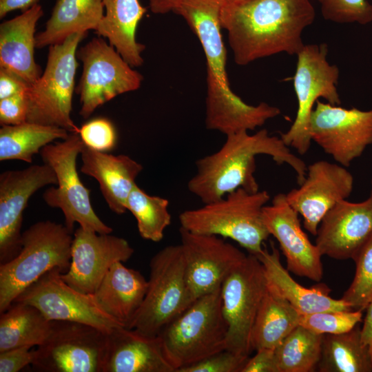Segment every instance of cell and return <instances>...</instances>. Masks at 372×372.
<instances>
[{"mask_svg": "<svg viewBox=\"0 0 372 372\" xmlns=\"http://www.w3.org/2000/svg\"><path fill=\"white\" fill-rule=\"evenodd\" d=\"M310 0H222L220 24L237 65L304 47L303 30L315 20Z\"/></svg>", "mask_w": 372, "mask_h": 372, "instance_id": "6da1fadb", "label": "cell"}, {"mask_svg": "<svg viewBox=\"0 0 372 372\" xmlns=\"http://www.w3.org/2000/svg\"><path fill=\"white\" fill-rule=\"evenodd\" d=\"M259 154L269 156L278 165H289L296 174L298 185L304 181L305 163L291 152L280 137L262 129L253 134L242 131L227 135L217 152L196 161V172L187 188L203 204L219 200L238 188L258 192L254 173Z\"/></svg>", "mask_w": 372, "mask_h": 372, "instance_id": "7a4b0ae2", "label": "cell"}, {"mask_svg": "<svg viewBox=\"0 0 372 372\" xmlns=\"http://www.w3.org/2000/svg\"><path fill=\"white\" fill-rule=\"evenodd\" d=\"M72 234L65 224L50 220L37 222L22 232L19 252L0 265V313L47 272L68 270Z\"/></svg>", "mask_w": 372, "mask_h": 372, "instance_id": "3957f363", "label": "cell"}, {"mask_svg": "<svg viewBox=\"0 0 372 372\" xmlns=\"http://www.w3.org/2000/svg\"><path fill=\"white\" fill-rule=\"evenodd\" d=\"M269 200L267 191L238 188L219 200L183 211L179 223L194 233L230 238L257 256L270 236L262 220L263 207Z\"/></svg>", "mask_w": 372, "mask_h": 372, "instance_id": "277c9868", "label": "cell"}, {"mask_svg": "<svg viewBox=\"0 0 372 372\" xmlns=\"http://www.w3.org/2000/svg\"><path fill=\"white\" fill-rule=\"evenodd\" d=\"M227 329L219 289L197 298L158 335L167 360L177 372L226 349Z\"/></svg>", "mask_w": 372, "mask_h": 372, "instance_id": "5b68a950", "label": "cell"}, {"mask_svg": "<svg viewBox=\"0 0 372 372\" xmlns=\"http://www.w3.org/2000/svg\"><path fill=\"white\" fill-rule=\"evenodd\" d=\"M87 32L74 33L49 46L43 72L26 91L27 121L79 133L71 118L78 63L76 52Z\"/></svg>", "mask_w": 372, "mask_h": 372, "instance_id": "8992f818", "label": "cell"}, {"mask_svg": "<svg viewBox=\"0 0 372 372\" xmlns=\"http://www.w3.org/2000/svg\"><path fill=\"white\" fill-rule=\"evenodd\" d=\"M84 145L79 133L70 132L67 138L41 149L43 162L52 167L57 180V187L48 188L43 198L48 206L62 211L65 225L72 233L74 224L78 223L100 234H111L112 229L94 211L90 191L83 184L77 172V156Z\"/></svg>", "mask_w": 372, "mask_h": 372, "instance_id": "52a82bcc", "label": "cell"}, {"mask_svg": "<svg viewBox=\"0 0 372 372\" xmlns=\"http://www.w3.org/2000/svg\"><path fill=\"white\" fill-rule=\"evenodd\" d=\"M191 304L180 244L168 245L151 258L143 302L127 327L158 336L164 327Z\"/></svg>", "mask_w": 372, "mask_h": 372, "instance_id": "ba28073f", "label": "cell"}, {"mask_svg": "<svg viewBox=\"0 0 372 372\" xmlns=\"http://www.w3.org/2000/svg\"><path fill=\"white\" fill-rule=\"evenodd\" d=\"M327 53L328 46L323 43L304 44L296 54L293 81L298 110L293 124L287 132L281 134L280 138L287 146L294 148L300 154H306L310 147L312 141L309 121L319 98L333 105L341 104L337 89L339 68L328 62Z\"/></svg>", "mask_w": 372, "mask_h": 372, "instance_id": "9c48e42d", "label": "cell"}, {"mask_svg": "<svg viewBox=\"0 0 372 372\" xmlns=\"http://www.w3.org/2000/svg\"><path fill=\"white\" fill-rule=\"evenodd\" d=\"M221 6L222 0H179L172 11L185 19L203 50L207 63L205 111L213 114L230 109L240 99L231 89L226 70Z\"/></svg>", "mask_w": 372, "mask_h": 372, "instance_id": "30bf717a", "label": "cell"}, {"mask_svg": "<svg viewBox=\"0 0 372 372\" xmlns=\"http://www.w3.org/2000/svg\"><path fill=\"white\" fill-rule=\"evenodd\" d=\"M83 72L76 88L79 114L89 118L94 110L118 95L138 90L143 77L103 39L96 37L77 50Z\"/></svg>", "mask_w": 372, "mask_h": 372, "instance_id": "8fae6325", "label": "cell"}, {"mask_svg": "<svg viewBox=\"0 0 372 372\" xmlns=\"http://www.w3.org/2000/svg\"><path fill=\"white\" fill-rule=\"evenodd\" d=\"M267 281L259 259L248 254L234 268L220 287L221 308L227 324L226 349L249 357L251 337Z\"/></svg>", "mask_w": 372, "mask_h": 372, "instance_id": "7c38bea8", "label": "cell"}, {"mask_svg": "<svg viewBox=\"0 0 372 372\" xmlns=\"http://www.w3.org/2000/svg\"><path fill=\"white\" fill-rule=\"evenodd\" d=\"M107 333L83 323L52 321L32 365L43 372H103Z\"/></svg>", "mask_w": 372, "mask_h": 372, "instance_id": "4fadbf2b", "label": "cell"}, {"mask_svg": "<svg viewBox=\"0 0 372 372\" xmlns=\"http://www.w3.org/2000/svg\"><path fill=\"white\" fill-rule=\"evenodd\" d=\"M311 141L348 167L372 144V108H344L317 101L309 121Z\"/></svg>", "mask_w": 372, "mask_h": 372, "instance_id": "5bb4252c", "label": "cell"}, {"mask_svg": "<svg viewBox=\"0 0 372 372\" xmlns=\"http://www.w3.org/2000/svg\"><path fill=\"white\" fill-rule=\"evenodd\" d=\"M61 273L56 268L47 272L27 287L14 302L33 305L50 321L83 323L106 333L123 326L99 307L93 293L74 289L62 279Z\"/></svg>", "mask_w": 372, "mask_h": 372, "instance_id": "9a60e30c", "label": "cell"}, {"mask_svg": "<svg viewBox=\"0 0 372 372\" xmlns=\"http://www.w3.org/2000/svg\"><path fill=\"white\" fill-rule=\"evenodd\" d=\"M187 292L191 304L219 289L234 268L246 256L222 237L179 229Z\"/></svg>", "mask_w": 372, "mask_h": 372, "instance_id": "2e32d148", "label": "cell"}, {"mask_svg": "<svg viewBox=\"0 0 372 372\" xmlns=\"http://www.w3.org/2000/svg\"><path fill=\"white\" fill-rule=\"evenodd\" d=\"M54 170L43 163L0 174V265L21 249L23 214L31 196L48 185H56Z\"/></svg>", "mask_w": 372, "mask_h": 372, "instance_id": "e0dca14e", "label": "cell"}, {"mask_svg": "<svg viewBox=\"0 0 372 372\" xmlns=\"http://www.w3.org/2000/svg\"><path fill=\"white\" fill-rule=\"evenodd\" d=\"M353 184V176L345 167L318 161L307 167L299 187L285 195L290 206L302 217L304 227L316 236L324 216L338 203L349 197Z\"/></svg>", "mask_w": 372, "mask_h": 372, "instance_id": "ac0fdd59", "label": "cell"}, {"mask_svg": "<svg viewBox=\"0 0 372 372\" xmlns=\"http://www.w3.org/2000/svg\"><path fill=\"white\" fill-rule=\"evenodd\" d=\"M134 251L123 238L79 226L74 232L70 265L61 277L77 291L94 293L110 267L127 261Z\"/></svg>", "mask_w": 372, "mask_h": 372, "instance_id": "d6986e66", "label": "cell"}, {"mask_svg": "<svg viewBox=\"0 0 372 372\" xmlns=\"http://www.w3.org/2000/svg\"><path fill=\"white\" fill-rule=\"evenodd\" d=\"M298 216L285 194H276L271 205L262 209L263 223L269 235L278 242L287 270L319 282L323 276L322 255L302 230Z\"/></svg>", "mask_w": 372, "mask_h": 372, "instance_id": "ffe728a7", "label": "cell"}, {"mask_svg": "<svg viewBox=\"0 0 372 372\" xmlns=\"http://www.w3.org/2000/svg\"><path fill=\"white\" fill-rule=\"evenodd\" d=\"M372 236V190L364 201L338 203L319 225L316 245L322 256L354 260Z\"/></svg>", "mask_w": 372, "mask_h": 372, "instance_id": "44dd1931", "label": "cell"}, {"mask_svg": "<svg viewBox=\"0 0 372 372\" xmlns=\"http://www.w3.org/2000/svg\"><path fill=\"white\" fill-rule=\"evenodd\" d=\"M103 372H175L159 335L120 326L107 333Z\"/></svg>", "mask_w": 372, "mask_h": 372, "instance_id": "7402d4cb", "label": "cell"}, {"mask_svg": "<svg viewBox=\"0 0 372 372\" xmlns=\"http://www.w3.org/2000/svg\"><path fill=\"white\" fill-rule=\"evenodd\" d=\"M43 15L39 3L0 24V68L23 79L29 85L41 76L34 61L36 26Z\"/></svg>", "mask_w": 372, "mask_h": 372, "instance_id": "603a6c76", "label": "cell"}, {"mask_svg": "<svg viewBox=\"0 0 372 372\" xmlns=\"http://www.w3.org/2000/svg\"><path fill=\"white\" fill-rule=\"evenodd\" d=\"M82 173L94 178L109 208L115 214L126 212L127 198L136 184L143 166L124 154L113 155L84 145L81 153Z\"/></svg>", "mask_w": 372, "mask_h": 372, "instance_id": "cb8c5ba5", "label": "cell"}, {"mask_svg": "<svg viewBox=\"0 0 372 372\" xmlns=\"http://www.w3.org/2000/svg\"><path fill=\"white\" fill-rule=\"evenodd\" d=\"M256 257L263 266L267 285L285 298L300 313L353 310L351 306L342 298L336 300L330 296L331 289L324 284L308 288L298 283L282 266L280 252L273 242H271V251L263 248Z\"/></svg>", "mask_w": 372, "mask_h": 372, "instance_id": "d4e9b609", "label": "cell"}, {"mask_svg": "<svg viewBox=\"0 0 372 372\" xmlns=\"http://www.w3.org/2000/svg\"><path fill=\"white\" fill-rule=\"evenodd\" d=\"M147 286L148 280L140 271L116 262L93 295L107 314L127 327L143 302Z\"/></svg>", "mask_w": 372, "mask_h": 372, "instance_id": "484cf974", "label": "cell"}, {"mask_svg": "<svg viewBox=\"0 0 372 372\" xmlns=\"http://www.w3.org/2000/svg\"><path fill=\"white\" fill-rule=\"evenodd\" d=\"M104 15L96 32L106 38L132 67L143 63L145 45L136 40L137 27L147 12L139 0H103Z\"/></svg>", "mask_w": 372, "mask_h": 372, "instance_id": "4316f807", "label": "cell"}, {"mask_svg": "<svg viewBox=\"0 0 372 372\" xmlns=\"http://www.w3.org/2000/svg\"><path fill=\"white\" fill-rule=\"evenodd\" d=\"M104 12L103 0H56L44 30L36 34V48L60 43L74 33L96 32Z\"/></svg>", "mask_w": 372, "mask_h": 372, "instance_id": "83f0119b", "label": "cell"}, {"mask_svg": "<svg viewBox=\"0 0 372 372\" xmlns=\"http://www.w3.org/2000/svg\"><path fill=\"white\" fill-rule=\"evenodd\" d=\"M300 314L267 285L251 331L252 349H275L299 325Z\"/></svg>", "mask_w": 372, "mask_h": 372, "instance_id": "f1b7e54d", "label": "cell"}, {"mask_svg": "<svg viewBox=\"0 0 372 372\" xmlns=\"http://www.w3.org/2000/svg\"><path fill=\"white\" fill-rule=\"evenodd\" d=\"M52 321L33 305L14 302L0 316V351L37 347L48 337Z\"/></svg>", "mask_w": 372, "mask_h": 372, "instance_id": "f546056e", "label": "cell"}, {"mask_svg": "<svg viewBox=\"0 0 372 372\" xmlns=\"http://www.w3.org/2000/svg\"><path fill=\"white\" fill-rule=\"evenodd\" d=\"M320 372H372V353L362 340L361 328L339 334H324Z\"/></svg>", "mask_w": 372, "mask_h": 372, "instance_id": "4dcf8cb0", "label": "cell"}, {"mask_svg": "<svg viewBox=\"0 0 372 372\" xmlns=\"http://www.w3.org/2000/svg\"><path fill=\"white\" fill-rule=\"evenodd\" d=\"M70 132L61 127L25 122L1 125L0 161L20 160L32 163V156L57 139L64 140Z\"/></svg>", "mask_w": 372, "mask_h": 372, "instance_id": "1f68e13d", "label": "cell"}, {"mask_svg": "<svg viewBox=\"0 0 372 372\" xmlns=\"http://www.w3.org/2000/svg\"><path fill=\"white\" fill-rule=\"evenodd\" d=\"M323 335L298 325L275 349L279 372H311L320 359Z\"/></svg>", "mask_w": 372, "mask_h": 372, "instance_id": "d6a6232c", "label": "cell"}, {"mask_svg": "<svg viewBox=\"0 0 372 372\" xmlns=\"http://www.w3.org/2000/svg\"><path fill=\"white\" fill-rule=\"evenodd\" d=\"M166 198L145 193L137 184L132 188L126 203L137 222L140 236L148 240L159 242L165 229L171 224Z\"/></svg>", "mask_w": 372, "mask_h": 372, "instance_id": "836d02e7", "label": "cell"}, {"mask_svg": "<svg viewBox=\"0 0 372 372\" xmlns=\"http://www.w3.org/2000/svg\"><path fill=\"white\" fill-rule=\"evenodd\" d=\"M353 260L355 276L342 299L348 302L353 310L364 311L372 298V236Z\"/></svg>", "mask_w": 372, "mask_h": 372, "instance_id": "e575fe53", "label": "cell"}, {"mask_svg": "<svg viewBox=\"0 0 372 372\" xmlns=\"http://www.w3.org/2000/svg\"><path fill=\"white\" fill-rule=\"evenodd\" d=\"M363 311L350 310L300 314L299 325L317 334L347 332L362 322Z\"/></svg>", "mask_w": 372, "mask_h": 372, "instance_id": "d590c367", "label": "cell"}, {"mask_svg": "<svg viewBox=\"0 0 372 372\" xmlns=\"http://www.w3.org/2000/svg\"><path fill=\"white\" fill-rule=\"evenodd\" d=\"M323 18L338 23L372 21V4L367 0H318Z\"/></svg>", "mask_w": 372, "mask_h": 372, "instance_id": "8d00e7d4", "label": "cell"}, {"mask_svg": "<svg viewBox=\"0 0 372 372\" xmlns=\"http://www.w3.org/2000/svg\"><path fill=\"white\" fill-rule=\"evenodd\" d=\"M79 134L85 145L101 152L111 151L116 143L115 127L105 118H96L84 123Z\"/></svg>", "mask_w": 372, "mask_h": 372, "instance_id": "74e56055", "label": "cell"}, {"mask_svg": "<svg viewBox=\"0 0 372 372\" xmlns=\"http://www.w3.org/2000/svg\"><path fill=\"white\" fill-rule=\"evenodd\" d=\"M248 358L224 349L177 372H241Z\"/></svg>", "mask_w": 372, "mask_h": 372, "instance_id": "f35d334b", "label": "cell"}, {"mask_svg": "<svg viewBox=\"0 0 372 372\" xmlns=\"http://www.w3.org/2000/svg\"><path fill=\"white\" fill-rule=\"evenodd\" d=\"M26 91L0 99L1 125H16L27 121L28 101Z\"/></svg>", "mask_w": 372, "mask_h": 372, "instance_id": "ab89813d", "label": "cell"}, {"mask_svg": "<svg viewBox=\"0 0 372 372\" xmlns=\"http://www.w3.org/2000/svg\"><path fill=\"white\" fill-rule=\"evenodd\" d=\"M34 349L21 347L0 351V372H18L34 360Z\"/></svg>", "mask_w": 372, "mask_h": 372, "instance_id": "60d3db41", "label": "cell"}, {"mask_svg": "<svg viewBox=\"0 0 372 372\" xmlns=\"http://www.w3.org/2000/svg\"><path fill=\"white\" fill-rule=\"evenodd\" d=\"M241 372H279L274 349H261L249 358Z\"/></svg>", "mask_w": 372, "mask_h": 372, "instance_id": "b9f144b4", "label": "cell"}, {"mask_svg": "<svg viewBox=\"0 0 372 372\" xmlns=\"http://www.w3.org/2000/svg\"><path fill=\"white\" fill-rule=\"evenodd\" d=\"M30 85L16 74L0 68V99L24 92Z\"/></svg>", "mask_w": 372, "mask_h": 372, "instance_id": "7bdbcfd3", "label": "cell"}, {"mask_svg": "<svg viewBox=\"0 0 372 372\" xmlns=\"http://www.w3.org/2000/svg\"><path fill=\"white\" fill-rule=\"evenodd\" d=\"M39 0H0V18L3 19L8 13L21 10L22 12L39 3Z\"/></svg>", "mask_w": 372, "mask_h": 372, "instance_id": "ee69618b", "label": "cell"}, {"mask_svg": "<svg viewBox=\"0 0 372 372\" xmlns=\"http://www.w3.org/2000/svg\"><path fill=\"white\" fill-rule=\"evenodd\" d=\"M365 311L366 314L361 328L362 340L372 353V298Z\"/></svg>", "mask_w": 372, "mask_h": 372, "instance_id": "f6af8a7d", "label": "cell"}, {"mask_svg": "<svg viewBox=\"0 0 372 372\" xmlns=\"http://www.w3.org/2000/svg\"><path fill=\"white\" fill-rule=\"evenodd\" d=\"M179 0H149V6L154 14H164L172 12Z\"/></svg>", "mask_w": 372, "mask_h": 372, "instance_id": "bcb514c9", "label": "cell"}, {"mask_svg": "<svg viewBox=\"0 0 372 372\" xmlns=\"http://www.w3.org/2000/svg\"><path fill=\"white\" fill-rule=\"evenodd\" d=\"M223 1L225 2H238V1H242L245 0H223Z\"/></svg>", "mask_w": 372, "mask_h": 372, "instance_id": "7dc6e473", "label": "cell"}, {"mask_svg": "<svg viewBox=\"0 0 372 372\" xmlns=\"http://www.w3.org/2000/svg\"><path fill=\"white\" fill-rule=\"evenodd\" d=\"M372 182V181H371Z\"/></svg>", "mask_w": 372, "mask_h": 372, "instance_id": "c3c4849f", "label": "cell"}]
</instances>
